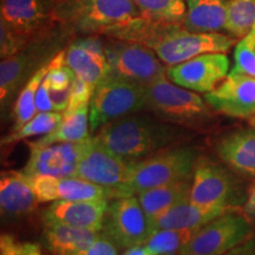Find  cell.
Wrapping results in <instances>:
<instances>
[{
    "label": "cell",
    "instance_id": "d4e9b609",
    "mask_svg": "<svg viewBox=\"0 0 255 255\" xmlns=\"http://www.w3.org/2000/svg\"><path fill=\"white\" fill-rule=\"evenodd\" d=\"M193 180L167 184V186L151 188L137 194L143 210L149 221L167 212L171 207L189 200Z\"/></svg>",
    "mask_w": 255,
    "mask_h": 255
},
{
    "label": "cell",
    "instance_id": "52a82bcc",
    "mask_svg": "<svg viewBox=\"0 0 255 255\" xmlns=\"http://www.w3.org/2000/svg\"><path fill=\"white\" fill-rule=\"evenodd\" d=\"M108 77L148 87L167 78V69L154 50L141 44L108 38L105 41Z\"/></svg>",
    "mask_w": 255,
    "mask_h": 255
},
{
    "label": "cell",
    "instance_id": "2e32d148",
    "mask_svg": "<svg viewBox=\"0 0 255 255\" xmlns=\"http://www.w3.org/2000/svg\"><path fill=\"white\" fill-rule=\"evenodd\" d=\"M205 100L216 113L252 119L255 116V78L229 73L218 88L205 94Z\"/></svg>",
    "mask_w": 255,
    "mask_h": 255
},
{
    "label": "cell",
    "instance_id": "7402d4cb",
    "mask_svg": "<svg viewBox=\"0 0 255 255\" xmlns=\"http://www.w3.org/2000/svg\"><path fill=\"white\" fill-rule=\"evenodd\" d=\"M186 4L184 30L194 33H219L226 28L229 0H186Z\"/></svg>",
    "mask_w": 255,
    "mask_h": 255
},
{
    "label": "cell",
    "instance_id": "836d02e7",
    "mask_svg": "<svg viewBox=\"0 0 255 255\" xmlns=\"http://www.w3.org/2000/svg\"><path fill=\"white\" fill-rule=\"evenodd\" d=\"M26 38L12 30L4 21H0V56L1 59L18 53L30 43Z\"/></svg>",
    "mask_w": 255,
    "mask_h": 255
},
{
    "label": "cell",
    "instance_id": "ac0fdd59",
    "mask_svg": "<svg viewBox=\"0 0 255 255\" xmlns=\"http://www.w3.org/2000/svg\"><path fill=\"white\" fill-rule=\"evenodd\" d=\"M109 201H56L41 214L44 225L69 226L102 232Z\"/></svg>",
    "mask_w": 255,
    "mask_h": 255
},
{
    "label": "cell",
    "instance_id": "f1b7e54d",
    "mask_svg": "<svg viewBox=\"0 0 255 255\" xmlns=\"http://www.w3.org/2000/svg\"><path fill=\"white\" fill-rule=\"evenodd\" d=\"M226 31L235 39L255 30V0H229Z\"/></svg>",
    "mask_w": 255,
    "mask_h": 255
},
{
    "label": "cell",
    "instance_id": "d6986e66",
    "mask_svg": "<svg viewBox=\"0 0 255 255\" xmlns=\"http://www.w3.org/2000/svg\"><path fill=\"white\" fill-rule=\"evenodd\" d=\"M36 194L23 171H2L0 175V212L2 221H18L36 212Z\"/></svg>",
    "mask_w": 255,
    "mask_h": 255
},
{
    "label": "cell",
    "instance_id": "ba28073f",
    "mask_svg": "<svg viewBox=\"0 0 255 255\" xmlns=\"http://www.w3.org/2000/svg\"><path fill=\"white\" fill-rule=\"evenodd\" d=\"M145 110V87L105 77L96 85L90 102V132L129 115Z\"/></svg>",
    "mask_w": 255,
    "mask_h": 255
},
{
    "label": "cell",
    "instance_id": "b9f144b4",
    "mask_svg": "<svg viewBox=\"0 0 255 255\" xmlns=\"http://www.w3.org/2000/svg\"><path fill=\"white\" fill-rule=\"evenodd\" d=\"M251 124L253 126V128L255 129V116L252 117V119H251Z\"/></svg>",
    "mask_w": 255,
    "mask_h": 255
},
{
    "label": "cell",
    "instance_id": "83f0119b",
    "mask_svg": "<svg viewBox=\"0 0 255 255\" xmlns=\"http://www.w3.org/2000/svg\"><path fill=\"white\" fill-rule=\"evenodd\" d=\"M143 17L162 24L182 25L187 13L186 0H131Z\"/></svg>",
    "mask_w": 255,
    "mask_h": 255
},
{
    "label": "cell",
    "instance_id": "f546056e",
    "mask_svg": "<svg viewBox=\"0 0 255 255\" xmlns=\"http://www.w3.org/2000/svg\"><path fill=\"white\" fill-rule=\"evenodd\" d=\"M196 231H177V229H161L152 232L145 246L152 255L178 254L181 248L186 246Z\"/></svg>",
    "mask_w": 255,
    "mask_h": 255
},
{
    "label": "cell",
    "instance_id": "ffe728a7",
    "mask_svg": "<svg viewBox=\"0 0 255 255\" xmlns=\"http://www.w3.org/2000/svg\"><path fill=\"white\" fill-rule=\"evenodd\" d=\"M216 154L223 164L239 175L255 176V129L242 128L222 136Z\"/></svg>",
    "mask_w": 255,
    "mask_h": 255
},
{
    "label": "cell",
    "instance_id": "7a4b0ae2",
    "mask_svg": "<svg viewBox=\"0 0 255 255\" xmlns=\"http://www.w3.org/2000/svg\"><path fill=\"white\" fill-rule=\"evenodd\" d=\"M72 34L57 24L49 31L34 37L23 50L1 59L0 63V107L4 114L17 100L19 92L40 69L55 58Z\"/></svg>",
    "mask_w": 255,
    "mask_h": 255
},
{
    "label": "cell",
    "instance_id": "9c48e42d",
    "mask_svg": "<svg viewBox=\"0 0 255 255\" xmlns=\"http://www.w3.org/2000/svg\"><path fill=\"white\" fill-rule=\"evenodd\" d=\"M237 39L222 33H194L182 25H169L151 47L164 65L174 66L205 53H226Z\"/></svg>",
    "mask_w": 255,
    "mask_h": 255
},
{
    "label": "cell",
    "instance_id": "44dd1931",
    "mask_svg": "<svg viewBox=\"0 0 255 255\" xmlns=\"http://www.w3.org/2000/svg\"><path fill=\"white\" fill-rule=\"evenodd\" d=\"M235 210V209H234ZM231 210L222 208H203L189 200L171 207L157 218L149 221L150 233L161 229L197 231L207 223Z\"/></svg>",
    "mask_w": 255,
    "mask_h": 255
},
{
    "label": "cell",
    "instance_id": "8fae6325",
    "mask_svg": "<svg viewBox=\"0 0 255 255\" xmlns=\"http://www.w3.org/2000/svg\"><path fill=\"white\" fill-rule=\"evenodd\" d=\"M76 177L109 188L116 193L117 199L127 197L129 196L128 187L132 178V163L117 157L102 145L95 136H90L85 141Z\"/></svg>",
    "mask_w": 255,
    "mask_h": 255
},
{
    "label": "cell",
    "instance_id": "484cf974",
    "mask_svg": "<svg viewBox=\"0 0 255 255\" xmlns=\"http://www.w3.org/2000/svg\"><path fill=\"white\" fill-rule=\"evenodd\" d=\"M117 199L114 190L79 177H64L53 181V202L56 201H92Z\"/></svg>",
    "mask_w": 255,
    "mask_h": 255
},
{
    "label": "cell",
    "instance_id": "ab89813d",
    "mask_svg": "<svg viewBox=\"0 0 255 255\" xmlns=\"http://www.w3.org/2000/svg\"><path fill=\"white\" fill-rule=\"evenodd\" d=\"M123 255H152L151 252L148 250L145 245H139V246H135L132 248H129L124 252Z\"/></svg>",
    "mask_w": 255,
    "mask_h": 255
},
{
    "label": "cell",
    "instance_id": "603a6c76",
    "mask_svg": "<svg viewBox=\"0 0 255 255\" xmlns=\"http://www.w3.org/2000/svg\"><path fill=\"white\" fill-rule=\"evenodd\" d=\"M44 226V245L53 255H77L90 246L101 233L55 223Z\"/></svg>",
    "mask_w": 255,
    "mask_h": 255
},
{
    "label": "cell",
    "instance_id": "277c9868",
    "mask_svg": "<svg viewBox=\"0 0 255 255\" xmlns=\"http://www.w3.org/2000/svg\"><path fill=\"white\" fill-rule=\"evenodd\" d=\"M145 110L188 130L202 129L213 119L212 108L205 98L167 78L145 87Z\"/></svg>",
    "mask_w": 255,
    "mask_h": 255
},
{
    "label": "cell",
    "instance_id": "3957f363",
    "mask_svg": "<svg viewBox=\"0 0 255 255\" xmlns=\"http://www.w3.org/2000/svg\"><path fill=\"white\" fill-rule=\"evenodd\" d=\"M131 0H57L55 20L72 36H104L141 17Z\"/></svg>",
    "mask_w": 255,
    "mask_h": 255
},
{
    "label": "cell",
    "instance_id": "cb8c5ba5",
    "mask_svg": "<svg viewBox=\"0 0 255 255\" xmlns=\"http://www.w3.org/2000/svg\"><path fill=\"white\" fill-rule=\"evenodd\" d=\"M90 104L84 105L72 113H63V119L52 131L28 142V146L43 148L56 143H79L89 138L90 135V121H89Z\"/></svg>",
    "mask_w": 255,
    "mask_h": 255
},
{
    "label": "cell",
    "instance_id": "6da1fadb",
    "mask_svg": "<svg viewBox=\"0 0 255 255\" xmlns=\"http://www.w3.org/2000/svg\"><path fill=\"white\" fill-rule=\"evenodd\" d=\"M95 137L117 157L135 163L164 149L184 144L190 133L143 110L103 127Z\"/></svg>",
    "mask_w": 255,
    "mask_h": 255
},
{
    "label": "cell",
    "instance_id": "4316f807",
    "mask_svg": "<svg viewBox=\"0 0 255 255\" xmlns=\"http://www.w3.org/2000/svg\"><path fill=\"white\" fill-rule=\"evenodd\" d=\"M57 59H58V53L47 65L40 69L37 73H34L33 77L26 83V85L19 92L17 100L14 102L13 111H12V115H13V129H12V131H17L20 128H23L25 124L30 122L38 114L36 108L37 91L40 87L41 82L45 78V76L56 65Z\"/></svg>",
    "mask_w": 255,
    "mask_h": 255
},
{
    "label": "cell",
    "instance_id": "7c38bea8",
    "mask_svg": "<svg viewBox=\"0 0 255 255\" xmlns=\"http://www.w3.org/2000/svg\"><path fill=\"white\" fill-rule=\"evenodd\" d=\"M102 232L120 250L145 245L150 237L149 219L136 195L109 201Z\"/></svg>",
    "mask_w": 255,
    "mask_h": 255
},
{
    "label": "cell",
    "instance_id": "d6a6232c",
    "mask_svg": "<svg viewBox=\"0 0 255 255\" xmlns=\"http://www.w3.org/2000/svg\"><path fill=\"white\" fill-rule=\"evenodd\" d=\"M0 255H43V252L37 242L23 241L11 234H1Z\"/></svg>",
    "mask_w": 255,
    "mask_h": 255
},
{
    "label": "cell",
    "instance_id": "1f68e13d",
    "mask_svg": "<svg viewBox=\"0 0 255 255\" xmlns=\"http://www.w3.org/2000/svg\"><path fill=\"white\" fill-rule=\"evenodd\" d=\"M229 73L255 78V49L248 36L239 40L235 45L234 68Z\"/></svg>",
    "mask_w": 255,
    "mask_h": 255
},
{
    "label": "cell",
    "instance_id": "8992f818",
    "mask_svg": "<svg viewBox=\"0 0 255 255\" xmlns=\"http://www.w3.org/2000/svg\"><path fill=\"white\" fill-rule=\"evenodd\" d=\"M221 163L207 156L197 157L189 201L203 208L238 209L247 196L240 181Z\"/></svg>",
    "mask_w": 255,
    "mask_h": 255
},
{
    "label": "cell",
    "instance_id": "5bb4252c",
    "mask_svg": "<svg viewBox=\"0 0 255 255\" xmlns=\"http://www.w3.org/2000/svg\"><path fill=\"white\" fill-rule=\"evenodd\" d=\"M57 0H0L1 19L12 30L32 40L56 23Z\"/></svg>",
    "mask_w": 255,
    "mask_h": 255
},
{
    "label": "cell",
    "instance_id": "e575fe53",
    "mask_svg": "<svg viewBox=\"0 0 255 255\" xmlns=\"http://www.w3.org/2000/svg\"><path fill=\"white\" fill-rule=\"evenodd\" d=\"M94 91L95 87H92L91 84L84 82L83 79L76 77L72 83L71 92H70L68 109L64 113H72V111L77 110L84 105L90 104Z\"/></svg>",
    "mask_w": 255,
    "mask_h": 255
},
{
    "label": "cell",
    "instance_id": "f35d334b",
    "mask_svg": "<svg viewBox=\"0 0 255 255\" xmlns=\"http://www.w3.org/2000/svg\"><path fill=\"white\" fill-rule=\"evenodd\" d=\"M242 210L248 219H255V183L250 190L246 202L242 206Z\"/></svg>",
    "mask_w": 255,
    "mask_h": 255
},
{
    "label": "cell",
    "instance_id": "4dcf8cb0",
    "mask_svg": "<svg viewBox=\"0 0 255 255\" xmlns=\"http://www.w3.org/2000/svg\"><path fill=\"white\" fill-rule=\"evenodd\" d=\"M63 119L62 113H41L37 114L30 122H27L23 128L12 131L9 135L2 137V144H12V143L23 141L30 137L47 135L52 131Z\"/></svg>",
    "mask_w": 255,
    "mask_h": 255
},
{
    "label": "cell",
    "instance_id": "5b68a950",
    "mask_svg": "<svg viewBox=\"0 0 255 255\" xmlns=\"http://www.w3.org/2000/svg\"><path fill=\"white\" fill-rule=\"evenodd\" d=\"M196 149L182 144L164 149L142 161L132 163V178L128 195L167 184L193 180L197 161Z\"/></svg>",
    "mask_w": 255,
    "mask_h": 255
},
{
    "label": "cell",
    "instance_id": "7bdbcfd3",
    "mask_svg": "<svg viewBox=\"0 0 255 255\" xmlns=\"http://www.w3.org/2000/svg\"><path fill=\"white\" fill-rule=\"evenodd\" d=\"M170 255H175V254H170Z\"/></svg>",
    "mask_w": 255,
    "mask_h": 255
},
{
    "label": "cell",
    "instance_id": "e0dca14e",
    "mask_svg": "<svg viewBox=\"0 0 255 255\" xmlns=\"http://www.w3.org/2000/svg\"><path fill=\"white\" fill-rule=\"evenodd\" d=\"M65 64L76 77L96 88L107 77L109 65L105 55V41L100 36L77 37L65 49Z\"/></svg>",
    "mask_w": 255,
    "mask_h": 255
},
{
    "label": "cell",
    "instance_id": "60d3db41",
    "mask_svg": "<svg viewBox=\"0 0 255 255\" xmlns=\"http://www.w3.org/2000/svg\"><path fill=\"white\" fill-rule=\"evenodd\" d=\"M248 37L251 38L252 43H253V46H254V49H255V30H254V31H252L251 33L248 34Z\"/></svg>",
    "mask_w": 255,
    "mask_h": 255
},
{
    "label": "cell",
    "instance_id": "74e56055",
    "mask_svg": "<svg viewBox=\"0 0 255 255\" xmlns=\"http://www.w3.org/2000/svg\"><path fill=\"white\" fill-rule=\"evenodd\" d=\"M223 255H255V235H251L246 241Z\"/></svg>",
    "mask_w": 255,
    "mask_h": 255
},
{
    "label": "cell",
    "instance_id": "9a60e30c",
    "mask_svg": "<svg viewBox=\"0 0 255 255\" xmlns=\"http://www.w3.org/2000/svg\"><path fill=\"white\" fill-rule=\"evenodd\" d=\"M85 141L56 143L43 148L28 146L30 157L23 169V173L27 176L45 175L57 178L76 176Z\"/></svg>",
    "mask_w": 255,
    "mask_h": 255
},
{
    "label": "cell",
    "instance_id": "8d00e7d4",
    "mask_svg": "<svg viewBox=\"0 0 255 255\" xmlns=\"http://www.w3.org/2000/svg\"><path fill=\"white\" fill-rule=\"evenodd\" d=\"M36 108H37L38 114L55 113V108H53V103H52V100H51V95H50L49 82L46 81V78H44V81L41 82L40 87L37 91Z\"/></svg>",
    "mask_w": 255,
    "mask_h": 255
},
{
    "label": "cell",
    "instance_id": "d590c367",
    "mask_svg": "<svg viewBox=\"0 0 255 255\" xmlns=\"http://www.w3.org/2000/svg\"><path fill=\"white\" fill-rule=\"evenodd\" d=\"M120 248L109 237L101 232L96 240L77 255H119Z\"/></svg>",
    "mask_w": 255,
    "mask_h": 255
},
{
    "label": "cell",
    "instance_id": "30bf717a",
    "mask_svg": "<svg viewBox=\"0 0 255 255\" xmlns=\"http://www.w3.org/2000/svg\"><path fill=\"white\" fill-rule=\"evenodd\" d=\"M251 235L250 219L238 209L231 210L197 229L177 255H223Z\"/></svg>",
    "mask_w": 255,
    "mask_h": 255
},
{
    "label": "cell",
    "instance_id": "4fadbf2b",
    "mask_svg": "<svg viewBox=\"0 0 255 255\" xmlns=\"http://www.w3.org/2000/svg\"><path fill=\"white\" fill-rule=\"evenodd\" d=\"M228 56L222 52L205 53L177 65L169 66L167 78L187 90L208 94L229 75Z\"/></svg>",
    "mask_w": 255,
    "mask_h": 255
}]
</instances>
